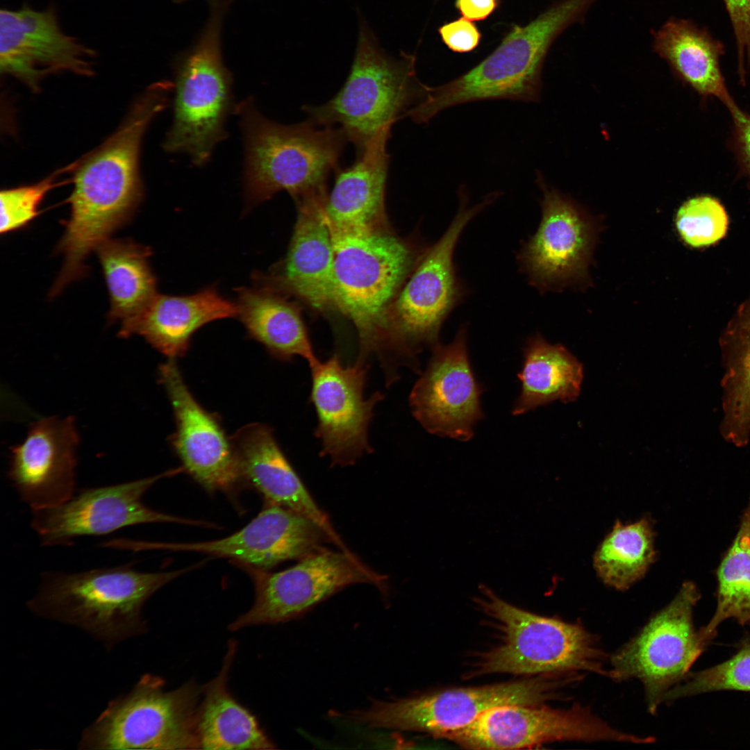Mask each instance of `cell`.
Wrapping results in <instances>:
<instances>
[{
  "mask_svg": "<svg viewBox=\"0 0 750 750\" xmlns=\"http://www.w3.org/2000/svg\"><path fill=\"white\" fill-rule=\"evenodd\" d=\"M173 83L151 84L135 101L120 126L78 162L69 202L71 212L58 250L63 269L83 273L90 252L133 217L142 197L140 152L150 122L169 102Z\"/></svg>",
  "mask_w": 750,
  "mask_h": 750,
  "instance_id": "cell-1",
  "label": "cell"
},
{
  "mask_svg": "<svg viewBox=\"0 0 750 750\" xmlns=\"http://www.w3.org/2000/svg\"><path fill=\"white\" fill-rule=\"evenodd\" d=\"M331 230L333 308L356 328L360 344L357 359L367 361L376 355L385 369L391 361L388 310L428 248L400 238L386 228Z\"/></svg>",
  "mask_w": 750,
  "mask_h": 750,
  "instance_id": "cell-2",
  "label": "cell"
},
{
  "mask_svg": "<svg viewBox=\"0 0 750 750\" xmlns=\"http://www.w3.org/2000/svg\"><path fill=\"white\" fill-rule=\"evenodd\" d=\"M203 562L161 572H139L128 564L72 573L44 572L27 606L40 617L76 626L112 647L144 633V603Z\"/></svg>",
  "mask_w": 750,
  "mask_h": 750,
  "instance_id": "cell-3",
  "label": "cell"
},
{
  "mask_svg": "<svg viewBox=\"0 0 750 750\" xmlns=\"http://www.w3.org/2000/svg\"><path fill=\"white\" fill-rule=\"evenodd\" d=\"M244 145V190L248 209L286 191L295 202L326 192L347 142L338 127L309 121L290 125L263 116L251 97L235 106Z\"/></svg>",
  "mask_w": 750,
  "mask_h": 750,
  "instance_id": "cell-4",
  "label": "cell"
},
{
  "mask_svg": "<svg viewBox=\"0 0 750 750\" xmlns=\"http://www.w3.org/2000/svg\"><path fill=\"white\" fill-rule=\"evenodd\" d=\"M597 0H559L525 26L514 25L499 45L468 72L430 87L427 97L410 112L426 123L447 108L494 99L535 101L541 73L553 42L566 28L583 22Z\"/></svg>",
  "mask_w": 750,
  "mask_h": 750,
  "instance_id": "cell-5",
  "label": "cell"
},
{
  "mask_svg": "<svg viewBox=\"0 0 750 750\" xmlns=\"http://www.w3.org/2000/svg\"><path fill=\"white\" fill-rule=\"evenodd\" d=\"M414 55L394 57L381 46L362 18L353 63L343 86L326 103L305 106L308 120L319 126L338 125L358 154L383 127L421 103L430 87L420 82Z\"/></svg>",
  "mask_w": 750,
  "mask_h": 750,
  "instance_id": "cell-6",
  "label": "cell"
},
{
  "mask_svg": "<svg viewBox=\"0 0 750 750\" xmlns=\"http://www.w3.org/2000/svg\"><path fill=\"white\" fill-rule=\"evenodd\" d=\"M499 197L486 196L474 206L460 190L459 208L442 237L428 247L392 303L387 325L392 356L399 367L419 372L418 355L440 343L442 324L467 294L456 272L453 253L465 226Z\"/></svg>",
  "mask_w": 750,
  "mask_h": 750,
  "instance_id": "cell-7",
  "label": "cell"
},
{
  "mask_svg": "<svg viewBox=\"0 0 750 750\" xmlns=\"http://www.w3.org/2000/svg\"><path fill=\"white\" fill-rule=\"evenodd\" d=\"M231 0H212L210 17L194 44L174 62L172 124L163 142L201 166L227 138L225 123L234 111L233 77L221 49L223 20Z\"/></svg>",
  "mask_w": 750,
  "mask_h": 750,
  "instance_id": "cell-8",
  "label": "cell"
},
{
  "mask_svg": "<svg viewBox=\"0 0 750 750\" xmlns=\"http://www.w3.org/2000/svg\"><path fill=\"white\" fill-rule=\"evenodd\" d=\"M164 687L162 678L143 675L84 730L79 748L199 749L197 719L203 685L191 680L174 690Z\"/></svg>",
  "mask_w": 750,
  "mask_h": 750,
  "instance_id": "cell-9",
  "label": "cell"
},
{
  "mask_svg": "<svg viewBox=\"0 0 750 750\" xmlns=\"http://www.w3.org/2000/svg\"><path fill=\"white\" fill-rule=\"evenodd\" d=\"M484 610L499 624L502 642L485 654L479 672L516 675L585 671L606 676V655L579 624L535 615L484 589Z\"/></svg>",
  "mask_w": 750,
  "mask_h": 750,
  "instance_id": "cell-10",
  "label": "cell"
},
{
  "mask_svg": "<svg viewBox=\"0 0 750 750\" xmlns=\"http://www.w3.org/2000/svg\"><path fill=\"white\" fill-rule=\"evenodd\" d=\"M699 598L693 582L683 583L672 601L611 656L607 676L616 682L639 679L651 714L672 685L687 674L707 643L692 622L693 608Z\"/></svg>",
  "mask_w": 750,
  "mask_h": 750,
  "instance_id": "cell-11",
  "label": "cell"
},
{
  "mask_svg": "<svg viewBox=\"0 0 750 750\" xmlns=\"http://www.w3.org/2000/svg\"><path fill=\"white\" fill-rule=\"evenodd\" d=\"M251 576L255 589L251 608L228 626L232 631L295 619L347 586L372 584L385 590L386 577L365 565L355 554L324 547L294 565L271 572L236 564Z\"/></svg>",
  "mask_w": 750,
  "mask_h": 750,
  "instance_id": "cell-12",
  "label": "cell"
},
{
  "mask_svg": "<svg viewBox=\"0 0 750 750\" xmlns=\"http://www.w3.org/2000/svg\"><path fill=\"white\" fill-rule=\"evenodd\" d=\"M565 682V681H564ZM560 681L534 678L458 688L390 702H376L353 718L374 728L415 731L442 738L503 705L537 706L555 696Z\"/></svg>",
  "mask_w": 750,
  "mask_h": 750,
  "instance_id": "cell-13",
  "label": "cell"
},
{
  "mask_svg": "<svg viewBox=\"0 0 750 750\" xmlns=\"http://www.w3.org/2000/svg\"><path fill=\"white\" fill-rule=\"evenodd\" d=\"M182 472L181 467L127 483L83 489L59 505L32 510L31 526L45 547L69 545L78 537L106 535L141 524L211 527L210 523L161 512L142 502L143 494L156 482Z\"/></svg>",
  "mask_w": 750,
  "mask_h": 750,
  "instance_id": "cell-14",
  "label": "cell"
},
{
  "mask_svg": "<svg viewBox=\"0 0 750 750\" xmlns=\"http://www.w3.org/2000/svg\"><path fill=\"white\" fill-rule=\"evenodd\" d=\"M311 372L310 399L316 415L315 435L321 444L320 455L333 466L354 465L373 449L368 429L376 405L383 394L376 391L369 398L365 388L369 365L357 359L345 365L334 354L325 361L309 365Z\"/></svg>",
  "mask_w": 750,
  "mask_h": 750,
  "instance_id": "cell-15",
  "label": "cell"
},
{
  "mask_svg": "<svg viewBox=\"0 0 750 750\" xmlns=\"http://www.w3.org/2000/svg\"><path fill=\"white\" fill-rule=\"evenodd\" d=\"M526 705H503L481 714L443 738L473 749H512L563 740L611 741L642 744L644 737L610 726L588 708L568 710Z\"/></svg>",
  "mask_w": 750,
  "mask_h": 750,
  "instance_id": "cell-16",
  "label": "cell"
},
{
  "mask_svg": "<svg viewBox=\"0 0 750 750\" xmlns=\"http://www.w3.org/2000/svg\"><path fill=\"white\" fill-rule=\"evenodd\" d=\"M539 183L543 191L542 219L517 253L519 268L542 293L588 283L597 224L558 192Z\"/></svg>",
  "mask_w": 750,
  "mask_h": 750,
  "instance_id": "cell-17",
  "label": "cell"
},
{
  "mask_svg": "<svg viewBox=\"0 0 750 750\" xmlns=\"http://www.w3.org/2000/svg\"><path fill=\"white\" fill-rule=\"evenodd\" d=\"M96 52L66 33L53 6L28 5L0 12V68L33 91L46 76L62 72L90 76Z\"/></svg>",
  "mask_w": 750,
  "mask_h": 750,
  "instance_id": "cell-18",
  "label": "cell"
},
{
  "mask_svg": "<svg viewBox=\"0 0 750 750\" xmlns=\"http://www.w3.org/2000/svg\"><path fill=\"white\" fill-rule=\"evenodd\" d=\"M431 350L410 394L411 412L429 433L469 441L484 414L480 403L483 388L469 358L467 325L460 326L451 342H440Z\"/></svg>",
  "mask_w": 750,
  "mask_h": 750,
  "instance_id": "cell-19",
  "label": "cell"
},
{
  "mask_svg": "<svg viewBox=\"0 0 750 750\" xmlns=\"http://www.w3.org/2000/svg\"><path fill=\"white\" fill-rule=\"evenodd\" d=\"M158 375L175 418L170 444L184 472L210 492L231 494L244 479L232 439L219 417L195 399L175 358L162 363Z\"/></svg>",
  "mask_w": 750,
  "mask_h": 750,
  "instance_id": "cell-20",
  "label": "cell"
},
{
  "mask_svg": "<svg viewBox=\"0 0 750 750\" xmlns=\"http://www.w3.org/2000/svg\"><path fill=\"white\" fill-rule=\"evenodd\" d=\"M326 541V533L309 519L266 503L247 525L225 538L194 542L134 540L133 548L200 553L268 570L283 562L299 560L323 547Z\"/></svg>",
  "mask_w": 750,
  "mask_h": 750,
  "instance_id": "cell-21",
  "label": "cell"
},
{
  "mask_svg": "<svg viewBox=\"0 0 750 750\" xmlns=\"http://www.w3.org/2000/svg\"><path fill=\"white\" fill-rule=\"evenodd\" d=\"M327 194L295 202L297 217L285 257L252 276L256 286L292 295L320 312L333 308L334 247L325 210Z\"/></svg>",
  "mask_w": 750,
  "mask_h": 750,
  "instance_id": "cell-22",
  "label": "cell"
},
{
  "mask_svg": "<svg viewBox=\"0 0 750 750\" xmlns=\"http://www.w3.org/2000/svg\"><path fill=\"white\" fill-rule=\"evenodd\" d=\"M78 435L72 417L42 418L12 447L9 479L32 510L59 505L75 493Z\"/></svg>",
  "mask_w": 750,
  "mask_h": 750,
  "instance_id": "cell-23",
  "label": "cell"
},
{
  "mask_svg": "<svg viewBox=\"0 0 750 750\" xmlns=\"http://www.w3.org/2000/svg\"><path fill=\"white\" fill-rule=\"evenodd\" d=\"M244 481L249 482L266 503L276 505L309 519L340 550L353 554L318 506L276 441L272 429L253 423L231 438Z\"/></svg>",
  "mask_w": 750,
  "mask_h": 750,
  "instance_id": "cell-24",
  "label": "cell"
},
{
  "mask_svg": "<svg viewBox=\"0 0 750 750\" xmlns=\"http://www.w3.org/2000/svg\"><path fill=\"white\" fill-rule=\"evenodd\" d=\"M392 126L381 128L349 167L336 171L325 210L334 230L385 228V192L389 166L387 142Z\"/></svg>",
  "mask_w": 750,
  "mask_h": 750,
  "instance_id": "cell-25",
  "label": "cell"
},
{
  "mask_svg": "<svg viewBox=\"0 0 750 750\" xmlns=\"http://www.w3.org/2000/svg\"><path fill=\"white\" fill-rule=\"evenodd\" d=\"M236 304L214 287L186 296L157 294L124 338L138 334L169 358L185 355L194 333L215 320L236 317Z\"/></svg>",
  "mask_w": 750,
  "mask_h": 750,
  "instance_id": "cell-26",
  "label": "cell"
},
{
  "mask_svg": "<svg viewBox=\"0 0 750 750\" xmlns=\"http://www.w3.org/2000/svg\"><path fill=\"white\" fill-rule=\"evenodd\" d=\"M653 47L674 72L701 97H714L728 109L737 105L720 67L724 44L690 19L672 17L653 31Z\"/></svg>",
  "mask_w": 750,
  "mask_h": 750,
  "instance_id": "cell-27",
  "label": "cell"
},
{
  "mask_svg": "<svg viewBox=\"0 0 750 750\" xmlns=\"http://www.w3.org/2000/svg\"><path fill=\"white\" fill-rule=\"evenodd\" d=\"M237 316L247 335L262 344L274 358L295 357L308 365L316 357L299 307L278 292L259 287L236 290Z\"/></svg>",
  "mask_w": 750,
  "mask_h": 750,
  "instance_id": "cell-28",
  "label": "cell"
},
{
  "mask_svg": "<svg viewBox=\"0 0 750 750\" xmlns=\"http://www.w3.org/2000/svg\"><path fill=\"white\" fill-rule=\"evenodd\" d=\"M236 650L235 641L230 640L219 672L203 685L197 719L199 749H274V744L260 728L255 717L238 703L228 690L229 672Z\"/></svg>",
  "mask_w": 750,
  "mask_h": 750,
  "instance_id": "cell-29",
  "label": "cell"
},
{
  "mask_svg": "<svg viewBox=\"0 0 750 750\" xmlns=\"http://www.w3.org/2000/svg\"><path fill=\"white\" fill-rule=\"evenodd\" d=\"M109 292L108 319L120 323L124 337L156 297V278L149 263L151 249L128 239L108 238L95 249Z\"/></svg>",
  "mask_w": 750,
  "mask_h": 750,
  "instance_id": "cell-30",
  "label": "cell"
},
{
  "mask_svg": "<svg viewBox=\"0 0 750 750\" xmlns=\"http://www.w3.org/2000/svg\"><path fill=\"white\" fill-rule=\"evenodd\" d=\"M517 374L521 392L512 413L519 415L556 400L578 397L583 378L581 363L562 344H551L540 334L529 338Z\"/></svg>",
  "mask_w": 750,
  "mask_h": 750,
  "instance_id": "cell-31",
  "label": "cell"
},
{
  "mask_svg": "<svg viewBox=\"0 0 750 750\" xmlns=\"http://www.w3.org/2000/svg\"><path fill=\"white\" fill-rule=\"evenodd\" d=\"M725 373L721 433L744 447L750 439V295L742 301L719 338Z\"/></svg>",
  "mask_w": 750,
  "mask_h": 750,
  "instance_id": "cell-32",
  "label": "cell"
},
{
  "mask_svg": "<svg viewBox=\"0 0 750 750\" xmlns=\"http://www.w3.org/2000/svg\"><path fill=\"white\" fill-rule=\"evenodd\" d=\"M653 524L645 517L615 522L597 547L594 568L606 585L626 590L642 578L656 558Z\"/></svg>",
  "mask_w": 750,
  "mask_h": 750,
  "instance_id": "cell-33",
  "label": "cell"
},
{
  "mask_svg": "<svg viewBox=\"0 0 750 750\" xmlns=\"http://www.w3.org/2000/svg\"><path fill=\"white\" fill-rule=\"evenodd\" d=\"M716 576L717 608L709 623L699 630L706 642L726 619L734 618L742 625L750 623V500Z\"/></svg>",
  "mask_w": 750,
  "mask_h": 750,
  "instance_id": "cell-34",
  "label": "cell"
},
{
  "mask_svg": "<svg viewBox=\"0 0 750 750\" xmlns=\"http://www.w3.org/2000/svg\"><path fill=\"white\" fill-rule=\"evenodd\" d=\"M729 217L723 204L710 195L689 199L678 208L676 226L681 239L693 248L714 245L726 235Z\"/></svg>",
  "mask_w": 750,
  "mask_h": 750,
  "instance_id": "cell-35",
  "label": "cell"
},
{
  "mask_svg": "<svg viewBox=\"0 0 750 750\" xmlns=\"http://www.w3.org/2000/svg\"><path fill=\"white\" fill-rule=\"evenodd\" d=\"M720 690L750 692V642L744 644L726 662L698 672L685 684L672 688L663 701Z\"/></svg>",
  "mask_w": 750,
  "mask_h": 750,
  "instance_id": "cell-36",
  "label": "cell"
},
{
  "mask_svg": "<svg viewBox=\"0 0 750 750\" xmlns=\"http://www.w3.org/2000/svg\"><path fill=\"white\" fill-rule=\"evenodd\" d=\"M57 177L54 174L31 185L1 191V235L26 226L37 217L39 206L56 185Z\"/></svg>",
  "mask_w": 750,
  "mask_h": 750,
  "instance_id": "cell-37",
  "label": "cell"
},
{
  "mask_svg": "<svg viewBox=\"0 0 750 750\" xmlns=\"http://www.w3.org/2000/svg\"><path fill=\"white\" fill-rule=\"evenodd\" d=\"M728 12L736 42L738 71L745 81L750 69V0H723Z\"/></svg>",
  "mask_w": 750,
  "mask_h": 750,
  "instance_id": "cell-38",
  "label": "cell"
},
{
  "mask_svg": "<svg viewBox=\"0 0 750 750\" xmlns=\"http://www.w3.org/2000/svg\"><path fill=\"white\" fill-rule=\"evenodd\" d=\"M443 43L456 53H468L474 50L481 40L477 26L464 17L445 23L438 28Z\"/></svg>",
  "mask_w": 750,
  "mask_h": 750,
  "instance_id": "cell-39",
  "label": "cell"
},
{
  "mask_svg": "<svg viewBox=\"0 0 750 750\" xmlns=\"http://www.w3.org/2000/svg\"><path fill=\"white\" fill-rule=\"evenodd\" d=\"M733 121L731 146L750 188V114L737 105L728 109Z\"/></svg>",
  "mask_w": 750,
  "mask_h": 750,
  "instance_id": "cell-40",
  "label": "cell"
},
{
  "mask_svg": "<svg viewBox=\"0 0 750 750\" xmlns=\"http://www.w3.org/2000/svg\"><path fill=\"white\" fill-rule=\"evenodd\" d=\"M500 2L501 0H456L455 7L462 17L470 21H482L499 7Z\"/></svg>",
  "mask_w": 750,
  "mask_h": 750,
  "instance_id": "cell-41",
  "label": "cell"
},
{
  "mask_svg": "<svg viewBox=\"0 0 750 750\" xmlns=\"http://www.w3.org/2000/svg\"><path fill=\"white\" fill-rule=\"evenodd\" d=\"M173 1L176 2V3H181V2H183V1H184L185 0H173Z\"/></svg>",
  "mask_w": 750,
  "mask_h": 750,
  "instance_id": "cell-42",
  "label": "cell"
}]
</instances>
